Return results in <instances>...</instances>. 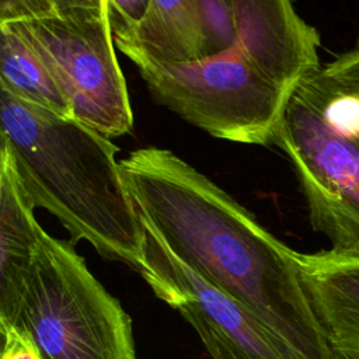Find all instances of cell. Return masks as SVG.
I'll list each match as a JSON object with an SVG mask.
<instances>
[{
    "mask_svg": "<svg viewBox=\"0 0 359 359\" xmlns=\"http://www.w3.org/2000/svg\"><path fill=\"white\" fill-rule=\"evenodd\" d=\"M119 167L135 210L168 250L244 306L292 359H341L309 302L297 251L168 149L133 150Z\"/></svg>",
    "mask_w": 359,
    "mask_h": 359,
    "instance_id": "cell-1",
    "label": "cell"
},
{
    "mask_svg": "<svg viewBox=\"0 0 359 359\" xmlns=\"http://www.w3.org/2000/svg\"><path fill=\"white\" fill-rule=\"evenodd\" d=\"M0 126L1 146L34 208L57 217L72 244L84 240L104 258L136 269L140 223L109 137L1 90Z\"/></svg>",
    "mask_w": 359,
    "mask_h": 359,
    "instance_id": "cell-2",
    "label": "cell"
},
{
    "mask_svg": "<svg viewBox=\"0 0 359 359\" xmlns=\"http://www.w3.org/2000/svg\"><path fill=\"white\" fill-rule=\"evenodd\" d=\"M273 146L293 167L313 230L332 252L359 258V97L316 72L292 94Z\"/></svg>",
    "mask_w": 359,
    "mask_h": 359,
    "instance_id": "cell-3",
    "label": "cell"
},
{
    "mask_svg": "<svg viewBox=\"0 0 359 359\" xmlns=\"http://www.w3.org/2000/svg\"><path fill=\"white\" fill-rule=\"evenodd\" d=\"M0 21L38 55L74 119L107 137L132 130L133 112L115 55L108 0H3Z\"/></svg>",
    "mask_w": 359,
    "mask_h": 359,
    "instance_id": "cell-4",
    "label": "cell"
},
{
    "mask_svg": "<svg viewBox=\"0 0 359 359\" xmlns=\"http://www.w3.org/2000/svg\"><path fill=\"white\" fill-rule=\"evenodd\" d=\"M0 324L25 332L42 359H137L132 318L72 243L42 230L18 297Z\"/></svg>",
    "mask_w": 359,
    "mask_h": 359,
    "instance_id": "cell-5",
    "label": "cell"
},
{
    "mask_svg": "<svg viewBox=\"0 0 359 359\" xmlns=\"http://www.w3.org/2000/svg\"><path fill=\"white\" fill-rule=\"evenodd\" d=\"M137 69L157 104L215 137L244 144H273L292 97L236 46L198 62H144Z\"/></svg>",
    "mask_w": 359,
    "mask_h": 359,
    "instance_id": "cell-6",
    "label": "cell"
},
{
    "mask_svg": "<svg viewBox=\"0 0 359 359\" xmlns=\"http://www.w3.org/2000/svg\"><path fill=\"white\" fill-rule=\"evenodd\" d=\"M137 217L136 271L160 300L191 324L212 359H292L258 318L185 265L139 213Z\"/></svg>",
    "mask_w": 359,
    "mask_h": 359,
    "instance_id": "cell-7",
    "label": "cell"
},
{
    "mask_svg": "<svg viewBox=\"0 0 359 359\" xmlns=\"http://www.w3.org/2000/svg\"><path fill=\"white\" fill-rule=\"evenodd\" d=\"M234 46L289 94L321 69L318 31L286 0H231Z\"/></svg>",
    "mask_w": 359,
    "mask_h": 359,
    "instance_id": "cell-8",
    "label": "cell"
},
{
    "mask_svg": "<svg viewBox=\"0 0 359 359\" xmlns=\"http://www.w3.org/2000/svg\"><path fill=\"white\" fill-rule=\"evenodd\" d=\"M112 35L115 46L136 66L191 63L226 52L216 0H149L136 22Z\"/></svg>",
    "mask_w": 359,
    "mask_h": 359,
    "instance_id": "cell-9",
    "label": "cell"
},
{
    "mask_svg": "<svg viewBox=\"0 0 359 359\" xmlns=\"http://www.w3.org/2000/svg\"><path fill=\"white\" fill-rule=\"evenodd\" d=\"M297 266L313 311L332 349H359V258L331 250L297 252Z\"/></svg>",
    "mask_w": 359,
    "mask_h": 359,
    "instance_id": "cell-10",
    "label": "cell"
},
{
    "mask_svg": "<svg viewBox=\"0 0 359 359\" xmlns=\"http://www.w3.org/2000/svg\"><path fill=\"white\" fill-rule=\"evenodd\" d=\"M34 205L25 195L8 150L0 147V309L20 294L42 227L35 219Z\"/></svg>",
    "mask_w": 359,
    "mask_h": 359,
    "instance_id": "cell-11",
    "label": "cell"
},
{
    "mask_svg": "<svg viewBox=\"0 0 359 359\" xmlns=\"http://www.w3.org/2000/svg\"><path fill=\"white\" fill-rule=\"evenodd\" d=\"M0 90L27 104L73 118L70 104L42 60L3 21H0Z\"/></svg>",
    "mask_w": 359,
    "mask_h": 359,
    "instance_id": "cell-12",
    "label": "cell"
},
{
    "mask_svg": "<svg viewBox=\"0 0 359 359\" xmlns=\"http://www.w3.org/2000/svg\"><path fill=\"white\" fill-rule=\"evenodd\" d=\"M320 73L334 87L359 97V46L321 66Z\"/></svg>",
    "mask_w": 359,
    "mask_h": 359,
    "instance_id": "cell-13",
    "label": "cell"
},
{
    "mask_svg": "<svg viewBox=\"0 0 359 359\" xmlns=\"http://www.w3.org/2000/svg\"><path fill=\"white\" fill-rule=\"evenodd\" d=\"M1 359H42L32 339L15 327L0 324Z\"/></svg>",
    "mask_w": 359,
    "mask_h": 359,
    "instance_id": "cell-14",
    "label": "cell"
},
{
    "mask_svg": "<svg viewBox=\"0 0 359 359\" xmlns=\"http://www.w3.org/2000/svg\"><path fill=\"white\" fill-rule=\"evenodd\" d=\"M339 358H341V359H359V349L344 352Z\"/></svg>",
    "mask_w": 359,
    "mask_h": 359,
    "instance_id": "cell-15",
    "label": "cell"
}]
</instances>
